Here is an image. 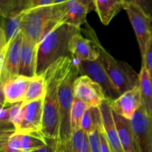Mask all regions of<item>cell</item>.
I'll list each match as a JSON object with an SVG mask.
<instances>
[{"label": "cell", "instance_id": "6da1fadb", "mask_svg": "<svg viewBox=\"0 0 152 152\" xmlns=\"http://www.w3.org/2000/svg\"><path fill=\"white\" fill-rule=\"evenodd\" d=\"M73 62L70 56L59 59L45 72L46 94L43 102L42 134L48 140L58 142L59 129V89L61 81Z\"/></svg>", "mask_w": 152, "mask_h": 152}, {"label": "cell", "instance_id": "7a4b0ae2", "mask_svg": "<svg viewBox=\"0 0 152 152\" xmlns=\"http://www.w3.org/2000/svg\"><path fill=\"white\" fill-rule=\"evenodd\" d=\"M65 1L25 11L21 19V32L24 37L38 45L56 26L62 24Z\"/></svg>", "mask_w": 152, "mask_h": 152}, {"label": "cell", "instance_id": "3957f363", "mask_svg": "<svg viewBox=\"0 0 152 152\" xmlns=\"http://www.w3.org/2000/svg\"><path fill=\"white\" fill-rule=\"evenodd\" d=\"M80 32L81 28L67 24H60L50 31L37 45L36 75L44 74L59 59L70 56V40L74 34Z\"/></svg>", "mask_w": 152, "mask_h": 152}, {"label": "cell", "instance_id": "277c9868", "mask_svg": "<svg viewBox=\"0 0 152 152\" xmlns=\"http://www.w3.org/2000/svg\"><path fill=\"white\" fill-rule=\"evenodd\" d=\"M81 31L88 36L89 39L94 43L105 71L121 94L139 85V74H137L126 62L117 60L105 50L101 45L96 32L88 24L86 23V28L84 29L81 28Z\"/></svg>", "mask_w": 152, "mask_h": 152}, {"label": "cell", "instance_id": "5b68a950", "mask_svg": "<svg viewBox=\"0 0 152 152\" xmlns=\"http://www.w3.org/2000/svg\"><path fill=\"white\" fill-rule=\"evenodd\" d=\"M77 64L73 60L65 72L59 89V129L58 149H62L70 145L72 137L71 127V111L74 99V84L79 77Z\"/></svg>", "mask_w": 152, "mask_h": 152}, {"label": "cell", "instance_id": "8992f818", "mask_svg": "<svg viewBox=\"0 0 152 152\" xmlns=\"http://www.w3.org/2000/svg\"><path fill=\"white\" fill-rule=\"evenodd\" d=\"M123 9L127 13L136 34L142 60L146 52L147 46L152 37V19L134 4L133 0H124Z\"/></svg>", "mask_w": 152, "mask_h": 152}, {"label": "cell", "instance_id": "52a82bcc", "mask_svg": "<svg viewBox=\"0 0 152 152\" xmlns=\"http://www.w3.org/2000/svg\"><path fill=\"white\" fill-rule=\"evenodd\" d=\"M77 67L80 76H88L102 88L105 99L112 102L121 95L108 77L99 58L94 61L78 60Z\"/></svg>", "mask_w": 152, "mask_h": 152}, {"label": "cell", "instance_id": "ba28073f", "mask_svg": "<svg viewBox=\"0 0 152 152\" xmlns=\"http://www.w3.org/2000/svg\"><path fill=\"white\" fill-rule=\"evenodd\" d=\"M137 152H152V119L142 106L131 120Z\"/></svg>", "mask_w": 152, "mask_h": 152}, {"label": "cell", "instance_id": "9c48e42d", "mask_svg": "<svg viewBox=\"0 0 152 152\" xmlns=\"http://www.w3.org/2000/svg\"><path fill=\"white\" fill-rule=\"evenodd\" d=\"M44 98L22 104L19 122L15 129L16 132L22 134L35 132L42 133Z\"/></svg>", "mask_w": 152, "mask_h": 152}, {"label": "cell", "instance_id": "30bf717a", "mask_svg": "<svg viewBox=\"0 0 152 152\" xmlns=\"http://www.w3.org/2000/svg\"><path fill=\"white\" fill-rule=\"evenodd\" d=\"M74 95L75 98L93 108L99 107L105 99L102 88L86 75H80L76 79Z\"/></svg>", "mask_w": 152, "mask_h": 152}, {"label": "cell", "instance_id": "8fae6325", "mask_svg": "<svg viewBox=\"0 0 152 152\" xmlns=\"http://www.w3.org/2000/svg\"><path fill=\"white\" fill-rule=\"evenodd\" d=\"M110 104L113 112L131 121L135 113L142 106L139 85L122 94L115 100L110 102Z\"/></svg>", "mask_w": 152, "mask_h": 152}, {"label": "cell", "instance_id": "7c38bea8", "mask_svg": "<svg viewBox=\"0 0 152 152\" xmlns=\"http://www.w3.org/2000/svg\"><path fill=\"white\" fill-rule=\"evenodd\" d=\"M93 9H94V1H65V13L62 24L81 28L82 25L87 23V14Z\"/></svg>", "mask_w": 152, "mask_h": 152}, {"label": "cell", "instance_id": "4fadbf2b", "mask_svg": "<svg viewBox=\"0 0 152 152\" xmlns=\"http://www.w3.org/2000/svg\"><path fill=\"white\" fill-rule=\"evenodd\" d=\"M22 41L23 34L21 32L8 45L1 71V78L4 83L11 77L19 75Z\"/></svg>", "mask_w": 152, "mask_h": 152}, {"label": "cell", "instance_id": "5bb4252c", "mask_svg": "<svg viewBox=\"0 0 152 152\" xmlns=\"http://www.w3.org/2000/svg\"><path fill=\"white\" fill-rule=\"evenodd\" d=\"M99 108L102 114V132L111 147V151L112 152H124L119 139L118 132L109 101L105 99Z\"/></svg>", "mask_w": 152, "mask_h": 152}, {"label": "cell", "instance_id": "9a60e30c", "mask_svg": "<svg viewBox=\"0 0 152 152\" xmlns=\"http://www.w3.org/2000/svg\"><path fill=\"white\" fill-rule=\"evenodd\" d=\"M70 56L79 61H94L99 58V53L94 43L85 38L81 32L74 34L69 42Z\"/></svg>", "mask_w": 152, "mask_h": 152}, {"label": "cell", "instance_id": "2e32d148", "mask_svg": "<svg viewBox=\"0 0 152 152\" xmlns=\"http://www.w3.org/2000/svg\"><path fill=\"white\" fill-rule=\"evenodd\" d=\"M31 80V78L21 75L6 80L3 84V91L7 104L23 102Z\"/></svg>", "mask_w": 152, "mask_h": 152}, {"label": "cell", "instance_id": "e0dca14e", "mask_svg": "<svg viewBox=\"0 0 152 152\" xmlns=\"http://www.w3.org/2000/svg\"><path fill=\"white\" fill-rule=\"evenodd\" d=\"M37 45L31 42L23 36L21 50L19 75L33 78L37 71Z\"/></svg>", "mask_w": 152, "mask_h": 152}, {"label": "cell", "instance_id": "ac0fdd59", "mask_svg": "<svg viewBox=\"0 0 152 152\" xmlns=\"http://www.w3.org/2000/svg\"><path fill=\"white\" fill-rule=\"evenodd\" d=\"M114 122L117 126L119 139L124 152H137L134 143L133 131L131 121L120 117L113 112Z\"/></svg>", "mask_w": 152, "mask_h": 152}, {"label": "cell", "instance_id": "d6986e66", "mask_svg": "<svg viewBox=\"0 0 152 152\" xmlns=\"http://www.w3.org/2000/svg\"><path fill=\"white\" fill-rule=\"evenodd\" d=\"M94 9L104 25H108L113 18L123 9L124 0H94Z\"/></svg>", "mask_w": 152, "mask_h": 152}, {"label": "cell", "instance_id": "ffe728a7", "mask_svg": "<svg viewBox=\"0 0 152 152\" xmlns=\"http://www.w3.org/2000/svg\"><path fill=\"white\" fill-rule=\"evenodd\" d=\"M142 107L147 115L152 119V80L145 67L142 66L139 74Z\"/></svg>", "mask_w": 152, "mask_h": 152}, {"label": "cell", "instance_id": "44dd1931", "mask_svg": "<svg viewBox=\"0 0 152 152\" xmlns=\"http://www.w3.org/2000/svg\"><path fill=\"white\" fill-rule=\"evenodd\" d=\"M102 127L100 108L89 107L85 113L80 123V129L87 134L97 131Z\"/></svg>", "mask_w": 152, "mask_h": 152}, {"label": "cell", "instance_id": "7402d4cb", "mask_svg": "<svg viewBox=\"0 0 152 152\" xmlns=\"http://www.w3.org/2000/svg\"><path fill=\"white\" fill-rule=\"evenodd\" d=\"M46 94V82L45 74L31 78L22 104H27L44 98Z\"/></svg>", "mask_w": 152, "mask_h": 152}, {"label": "cell", "instance_id": "603a6c76", "mask_svg": "<svg viewBox=\"0 0 152 152\" xmlns=\"http://www.w3.org/2000/svg\"><path fill=\"white\" fill-rule=\"evenodd\" d=\"M22 15L10 18L0 16V28L4 33L7 45L21 33Z\"/></svg>", "mask_w": 152, "mask_h": 152}, {"label": "cell", "instance_id": "cb8c5ba5", "mask_svg": "<svg viewBox=\"0 0 152 152\" xmlns=\"http://www.w3.org/2000/svg\"><path fill=\"white\" fill-rule=\"evenodd\" d=\"M60 152H91L88 134L83 130L74 132L70 145L62 149H58Z\"/></svg>", "mask_w": 152, "mask_h": 152}, {"label": "cell", "instance_id": "d4e9b609", "mask_svg": "<svg viewBox=\"0 0 152 152\" xmlns=\"http://www.w3.org/2000/svg\"><path fill=\"white\" fill-rule=\"evenodd\" d=\"M48 145V140L41 132L22 134V152H32Z\"/></svg>", "mask_w": 152, "mask_h": 152}, {"label": "cell", "instance_id": "484cf974", "mask_svg": "<svg viewBox=\"0 0 152 152\" xmlns=\"http://www.w3.org/2000/svg\"><path fill=\"white\" fill-rule=\"evenodd\" d=\"M27 1L11 0V1H0L1 14L5 18L13 17L22 15L27 9Z\"/></svg>", "mask_w": 152, "mask_h": 152}, {"label": "cell", "instance_id": "4316f807", "mask_svg": "<svg viewBox=\"0 0 152 152\" xmlns=\"http://www.w3.org/2000/svg\"><path fill=\"white\" fill-rule=\"evenodd\" d=\"M89 106L85 102L74 97L71 111V127L72 134L80 130L81 120Z\"/></svg>", "mask_w": 152, "mask_h": 152}, {"label": "cell", "instance_id": "83f0119b", "mask_svg": "<svg viewBox=\"0 0 152 152\" xmlns=\"http://www.w3.org/2000/svg\"><path fill=\"white\" fill-rule=\"evenodd\" d=\"M22 134L14 132L7 140L2 151L4 152H22Z\"/></svg>", "mask_w": 152, "mask_h": 152}, {"label": "cell", "instance_id": "f1b7e54d", "mask_svg": "<svg viewBox=\"0 0 152 152\" xmlns=\"http://www.w3.org/2000/svg\"><path fill=\"white\" fill-rule=\"evenodd\" d=\"M22 106V102H17V103L9 105V118H10V123L13 124L15 129L18 126V123L19 122Z\"/></svg>", "mask_w": 152, "mask_h": 152}, {"label": "cell", "instance_id": "f546056e", "mask_svg": "<svg viewBox=\"0 0 152 152\" xmlns=\"http://www.w3.org/2000/svg\"><path fill=\"white\" fill-rule=\"evenodd\" d=\"M142 66L145 67L152 80V37L147 46L145 56L142 60Z\"/></svg>", "mask_w": 152, "mask_h": 152}, {"label": "cell", "instance_id": "4dcf8cb0", "mask_svg": "<svg viewBox=\"0 0 152 152\" xmlns=\"http://www.w3.org/2000/svg\"><path fill=\"white\" fill-rule=\"evenodd\" d=\"M91 152H102L101 151L100 138H99V130L95 131L88 134Z\"/></svg>", "mask_w": 152, "mask_h": 152}, {"label": "cell", "instance_id": "1f68e13d", "mask_svg": "<svg viewBox=\"0 0 152 152\" xmlns=\"http://www.w3.org/2000/svg\"><path fill=\"white\" fill-rule=\"evenodd\" d=\"M48 145L32 152H57L58 142L53 140H48Z\"/></svg>", "mask_w": 152, "mask_h": 152}, {"label": "cell", "instance_id": "d6a6232c", "mask_svg": "<svg viewBox=\"0 0 152 152\" xmlns=\"http://www.w3.org/2000/svg\"><path fill=\"white\" fill-rule=\"evenodd\" d=\"M7 105L0 108V125L12 124L10 121V118H9V106Z\"/></svg>", "mask_w": 152, "mask_h": 152}, {"label": "cell", "instance_id": "836d02e7", "mask_svg": "<svg viewBox=\"0 0 152 152\" xmlns=\"http://www.w3.org/2000/svg\"><path fill=\"white\" fill-rule=\"evenodd\" d=\"M99 130V138H100V145H101V151L102 152H112L110 147L109 144H108V141H107L106 138H105V135H104L103 132H102V127Z\"/></svg>", "mask_w": 152, "mask_h": 152}, {"label": "cell", "instance_id": "e575fe53", "mask_svg": "<svg viewBox=\"0 0 152 152\" xmlns=\"http://www.w3.org/2000/svg\"><path fill=\"white\" fill-rule=\"evenodd\" d=\"M3 84H4V82H3L2 78H1V71H0V108L8 105L6 102L5 98H4V91H3Z\"/></svg>", "mask_w": 152, "mask_h": 152}, {"label": "cell", "instance_id": "d590c367", "mask_svg": "<svg viewBox=\"0 0 152 152\" xmlns=\"http://www.w3.org/2000/svg\"><path fill=\"white\" fill-rule=\"evenodd\" d=\"M0 14H1V8H0Z\"/></svg>", "mask_w": 152, "mask_h": 152}, {"label": "cell", "instance_id": "8d00e7d4", "mask_svg": "<svg viewBox=\"0 0 152 152\" xmlns=\"http://www.w3.org/2000/svg\"><path fill=\"white\" fill-rule=\"evenodd\" d=\"M0 152H4V151H0Z\"/></svg>", "mask_w": 152, "mask_h": 152}, {"label": "cell", "instance_id": "74e56055", "mask_svg": "<svg viewBox=\"0 0 152 152\" xmlns=\"http://www.w3.org/2000/svg\"><path fill=\"white\" fill-rule=\"evenodd\" d=\"M57 152H60V151H59V150H57Z\"/></svg>", "mask_w": 152, "mask_h": 152}]
</instances>
